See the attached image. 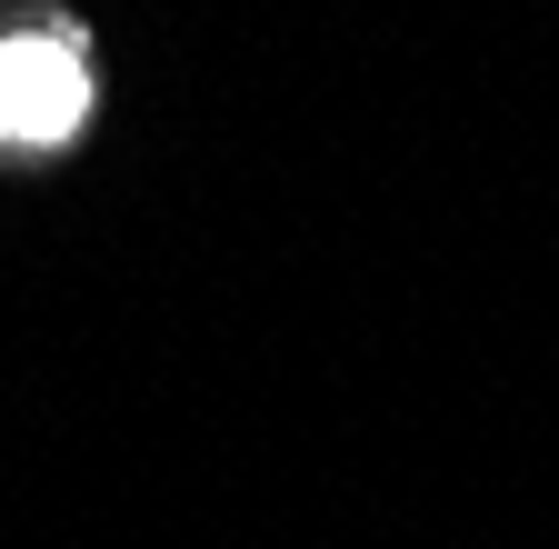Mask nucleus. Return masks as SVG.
Returning a JSON list of instances; mask_svg holds the SVG:
<instances>
[{
    "instance_id": "obj_1",
    "label": "nucleus",
    "mask_w": 559,
    "mask_h": 549,
    "mask_svg": "<svg viewBox=\"0 0 559 549\" xmlns=\"http://www.w3.org/2000/svg\"><path fill=\"white\" fill-rule=\"evenodd\" d=\"M91 120V60L70 50L60 31L0 40V141L11 151H50Z\"/></svg>"
}]
</instances>
